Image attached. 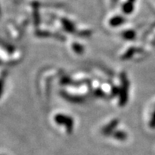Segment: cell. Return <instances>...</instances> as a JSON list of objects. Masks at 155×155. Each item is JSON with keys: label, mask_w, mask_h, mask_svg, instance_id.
Here are the masks:
<instances>
[{"label": "cell", "mask_w": 155, "mask_h": 155, "mask_svg": "<svg viewBox=\"0 0 155 155\" xmlns=\"http://www.w3.org/2000/svg\"><path fill=\"white\" fill-rule=\"evenodd\" d=\"M2 80L0 78V95H1V92H2Z\"/></svg>", "instance_id": "6da1fadb"}]
</instances>
